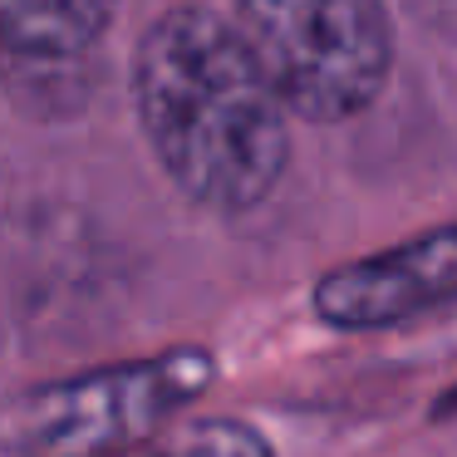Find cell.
I'll return each mask as SVG.
<instances>
[{"label":"cell","instance_id":"1","mask_svg":"<svg viewBox=\"0 0 457 457\" xmlns=\"http://www.w3.org/2000/svg\"><path fill=\"white\" fill-rule=\"evenodd\" d=\"M133 104L162 172L197 207L241 217L286 178L290 113L231 21L207 5H172L143 30Z\"/></svg>","mask_w":457,"mask_h":457},{"label":"cell","instance_id":"2","mask_svg":"<svg viewBox=\"0 0 457 457\" xmlns=\"http://www.w3.org/2000/svg\"><path fill=\"white\" fill-rule=\"evenodd\" d=\"M217 359L207 349H162L153 359L89 369L25 388L0 403L5 457H129L143 453L187 403L207 394Z\"/></svg>","mask_w":457,"mask_h":457},{"label":"cell","instance_id":"3","mask_svg":"<svg viewBox=\"0 0 457 457\" xmlns=\"http://www.w3.org/2000/svg\"><path fill=\"white\" fill-rule=\"evenodd\" d=\"M231 30L280 109L310 123L354 119L388 84L394 25L384 0H237Z\"/></svg>","mask_w":457,"mask_h":457},{"label":"cell","instance_id":"4","mask_svg":"<svg viewBox=\"0 0 457 457\" xmlns=\"http://www.w3.org/2000/svg\"><path fill=\"white\" fill-rule=\"evenodd\" d=\"M457 231L433 227L378 256L349 261L320 276L315 315L335 329H388L453 300Z\"/></svg>","mask_w":457,"mask_h":457},{"label":"cell","instance_id":"5","mask_svg":"<svg viewBox=\"0 0 457 457\" xmlns=\"http://www.w3.org/2000/svg\"><path fill=\"white\" fill-rule=\"evenodd\" d=\"M113 15L119 0H0V70L21 94L45 79L64 89L89 70Z\"/></svg>","mask_w":457,"mask_h":457},{"label":"cell","instance_id":"6","mask_svg":"<svg viewBox=\"0 0 457 457\" xmlns=\"http://www.w3.org/2000/svg\"><path fill=\"white\" fill-rule=\"evenodd\" d=\"M148 457H270V443L241 418H192L162 428Z\"/></svg>","mask_w":457,"mask_h":457}]
</instances>
